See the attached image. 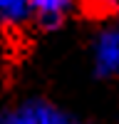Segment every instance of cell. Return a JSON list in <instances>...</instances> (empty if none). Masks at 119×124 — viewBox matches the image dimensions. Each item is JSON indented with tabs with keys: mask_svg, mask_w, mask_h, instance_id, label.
<instances>
[{
	"mask_svg": "<svg viewBox=\"0 0 119 124\" xmlns=\"http://www.w3.org/2000/svg\"><path fill=\"white\" fill-rule=\"evenodd\" d=\"M87 3H89V10H94L99 15L119 13V0H87Z\"/></svg>",
	"mask_w": 119,
	"mask_h": 124,
	"instance_id": "obj_5",
	"label": "cell"
},
{
	"mask_svg": "<svg viewBox=\"0 0 119 124\" xmlns=\"http://www.w3.org/2000/svg\"><path fill=\"white\" fill-rule=\"evenodd\" d=\"M97 77H117L119 75V30H102L92 47Z\"/></svg>",
	"mask_w": 119,
	"mask_h": 124,
	"instance_id": "obj_2",
	"label": "cell"
},
{
	"mask_svg": "<svg viewBox=\"0 0 119 124\" xmlns=\"http://www.w3.org/2000/svg\"><path fill=\"white\" fill-rule=\"evenodd\" d=\"M32 20V0H0V27L15 30Z\"/></svg>",
	"mask_w": 119,
	"mask_h": 124,
	"instance_id": "obj_4",
	"label": "cell"
},
{
	"mask_svg": "<svg viewBox=\"0 0 119 124\" xmlns=\"http://www.w3.org/2000/svg\"><path fill=\"white\" fill-rule=\"evenodd\" d=\"M0 124H77V122H72L65 112H60L57 107L42 99H30L7 109L0 117Z\"/></svg>",
	"mask_w": 119,
	"mask_h": 124,
	"instance_id": "obj_1",
	"label": "cell"
},
{
	"mask_svg": "<svg viewBox=\"0 0 119 124\" xmlns=\"http://www.w3.org/2000/svg\"><path fill=\"white\" fill-rule=\"evenodd\" d=\"M74 0H32V17L40 27L52 30L65 20Z\"/></svg>",
	"mask_w": 119,
	"mask_h": 124,
	"instance_id": "obj_3",
	"label": "cell"
}]
</instances>
